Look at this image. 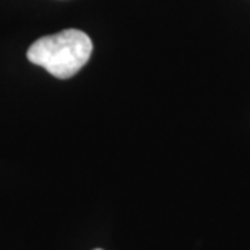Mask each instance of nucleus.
I'll return each mask as SVG.
<instances>
[{"label": "nucleus", "instance_id": "1", "mask_svg": "<svg viewBox=\"0 0 250 250\" xmlns=\"http://www.w3.org/2000/svg\"><path fill=\"white\" fill-rule=\"evenodd\" d=\"M93 54L91 38L80 29H63L39 38L28 49V61L46 68L52 77L67 80L78 73Z\"/></svg>", "mask_w": 250, "mask_h": 250}, {"label": "nucleus", "instance_id": "2", "mask_svg": "<svg viewBox=\"0 0 250 250\" xmlns=\"http://www.w3.org/2000/svg\"><path fill=\"white\" fill-rule=\"evenodd\" d=\"M94 250H101V249H94Z\"/></svg>", "mask_w": 250, "mask_h": 250}]
</instances>
